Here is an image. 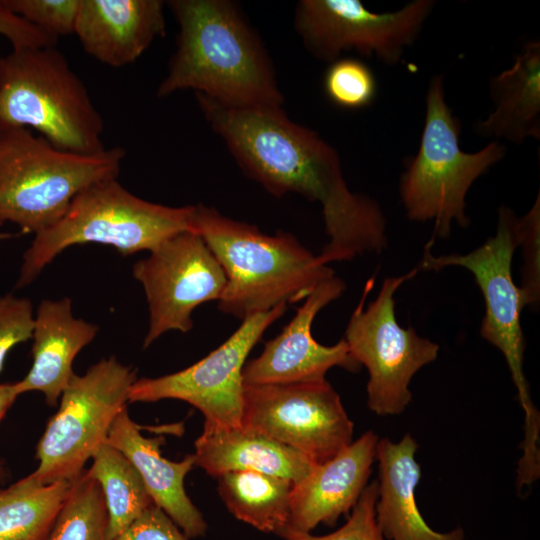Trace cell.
Instances as JSON below:
<instances>
[{
	"instance_id": "obj_1",
	"label": "cell",
	"mask_w": 540,
	"mask_h": 540,
	"mask_svg": "<svg viewBox=\"0 0 540 540\" xmlns=\"http://www.w3.org/2000/svg\"><path fill=\"white\" fill-rule=\"evenodd\" d=\"M200 110L242 170L269 193H297L322 207L324 264L350 261L387 246L386 219L375 200L353 193L336 150L281 107L238 108L199 93Z\"/></svg>"
},
{
	"instance_id": "obj_2",
	"label": "cell",
	"mask_w": 540,
	"mask_h": 540,
	"mask_svg": "<svg viewBox=\"0 0 540 540\" xmlns=\"http://www.w3.org/2000/svg\"><path fill=\"white\" fill-rule=\"evenodd\" d=\"M168 6L179 33L157 97L192 89L230 107H281L270 58L235 4L172 0Z\"/></svg>"
},
{
	"instance_id": "obj_3",
	"label": "cell",
	"mask_w": 540,
	"mask_h": 540,
	"mask_svg": "<svg viewBox=\"0 0 540 540\" xmlns=\"http://www.w3.org/2000/svg\"><path fill=\"white\" fill-rule=\"evenodd\" d=\"M191 231L203 239L225 272L218 309L242 321L280 304L305 300L318 283L335 275L292 234H264L213 207L193 205Z\"/></svg>"
},
{
	"instance_id": "obj_4",
	"label": "cell",
	"mask_w": 540,
	"mask_h": 540,
	"mask_svg": "<svg viewBox=\"0 0 540 540\" xmlns=\"http://www.w3.org/2000/svg\"><path fill=\"white\" fill-rule=\"evenodd\" d=\"M12 128L34 129L67 152L93 155L106 149L102 116L55 46L0 56V130Z\"/></svg>"
},
{
	"instance_id": "obj_5",
	"label": "cell",
	"mask_w": 540,
	"mask_h": 540,
	"mask_svg": "<svg viewBox=\"0 0 540 540\" xmlns=\"http://www.w3.org/2000/svg\"><path fill=\"white\" fill-rule=\"evenodd\" d=\"M193 205L171 207L129 192L115 178L79 192L64 215L35 234L24 252L16 288L31 284L65 249L74 245L111 246L122 255L151 251L163 241L191 231Z\"/></svg>"
},
{
	"instance_id": "obj_6",
	"label": "cell",
	"mask_w": 540,
	"mask_h": 540,
	"mask_svg": "<svg viewBox=\"0 0 540 540\" xmlns=\"http://www.w3.org/2000/svg\"><path fill=\"white\" fill-rule=\"evenodd\" d=\"M121 147L83 155L60 150L30 129L0 130V226L37 234L56 223L87 186L118 177Z\"/></svg>"
},
{
	"instance_id": "obj_7",
	"label": "cell",
	"mask_w": 540,
	"mask_h": 540,
	"mask_svg": "<svg viewBox=\"0 0 540 540\" xmlns=\"http://www.w3.org/2000/svg\"><path fill=\"white\" fill-rule=\"evenodd\" d=\"M426 111L417 153L410 157L401 176L399 191L407 217L416 222L433 221L436 238L450 236L452 223L467 227L466 195L474 181L505 156V146L491 141L481 150L467 153L459 145L460 122L445 101L443 76L430 80Z\"/></svg>"
},
{
	"instance_id": "obj_8",
	"label": "cell",
	"mask_w": 540,
	"mask_h": 540,
	"mask_svg": "<svg viewBox=\"0 0 540 540\" xmlns=\"http://www.w3.org/2000/svg\"><path fill=\"white\" fill-rule=\"evenodd\" d=\"M519 243L518 218L510 208L501 206L497 232L481 246L464 255L434 256L425 250L419 268L436 271L461 266L474 275L485 302L480 335L503 354L525 415L523 455L518 463L532 470L540 465V414L531 400L523 370L525 341L520 317L527 302L511 272L512 257Z\"/></svg>"
},
{
	"instance_id": "obj_9",
	"label": "cell",
	"mask_w": 540,
	"mask_h": 540,
	"mask_svg": "<svg viewBox=\"0 0 540 540\" xmlns=\"http://www.w3.org/2000/svg\"><path fill=\"white\" fill-rule=\"evenodd\" d=\"M136 380V372L115 357L101 359L83 375L74 374L37 443L39 464L31 475L42 484L77 480L126 407Z\"/></svg>"
},
{
	"instance_id": "obj_10",
	"label": "cell",
	"mask_w": 540,
	"mask_h": 540,
	"mask_svg": "<svg viewBox=\"0 0 540 540\" xmlns=\"http://www.w3.org/2000/svg\"><path fill=\"white\" fill-rule=\"evenodd\" d=\"M419 269L387 277L376 299L364 309L374 285V279H369L345 330L351 356L368 371L367 406L379 416L403 413L412 400L411 379L438 357L437 343L419 336L413 327H401L396 320L395 292Z\"/></svg>"
},
{
	"instance_id": "obj_11",
	"label": "cell",
	"mask_w": 540,
	"mask_h": 540,
	"mask_svg": "<svg viewBox=\"0 0 540 540\" xmlns=\"http://www.w3.org/2000/svg\"><path fill=\"white\" fill-rule=\"evenodd\" d=\"M287 310V304L250 316L219 347L195 364L157 378L137 379L130 402L185 401L204 416L203 430L242 425L246 359L263 333Z\"/></svg>"
},
{
	"instance_id": "obj_12",
	"label": "cell",
	"mask_w": 540,
	"mask_h": 540,
	"mask_svg": "<svg viewBox=\"0 0 540 540\" xmlns=\"http://www.w3.org/2000/svg\"><path fill=\"white\" fill-rule=\"evenodd\" d=\"M434 6L433 0H414L399 10L377 13L359 0H302L294 25L318 60L331 63L342 52L355 50L394 65L416 41Z\"/></svg>"
},
{
	"instance_id": "obj_13",
	"label": "cell",
	"mask_w": 540,
	"mask_h": 540,
	"mask_svg": "<svg viewBox=\"0 0 540 540\" xmlns=\"http://www.w3.org/2000/svg\"><path fill=\"white\" fill-rule=\"evenodd\" d=\"M242 425L321 464L353 441L354 425L326 380L244 385Z\"/></svg>"
},
{
	"instance_id": "obj_14",
	"label": "cell",
	"mask_w": 540,
	"mask_h": 540,
	"mask_svg": "<svg viewBox=\"0 0 540 540\" xmlns=\"http://www.w3.org/2000/svg\"><path fill=\"white\" fill-rule=\"evenodd\" d=\"M132 273L148 304L143 348L168 331H190L193 311L205 302L218 301L227 282L210 248L192 231L163 241L133 265Z\"/></svg>"
},
{
	"instance_id": "obj_15",
	"label": "cell",
	"mask_w": 540,
	"mask_h": 540,
	"mask_svg": "<svg viewBox=\"0 0 540 540\" xmlns=\"http://www.w3.org/2000/svg\"><path fill=\"white\" fill-rule=\"evenodd\" d=\"M345 289V282L336 275L318 283L282 332L265 343L258 357L245 364L244 385L324 380L327 371L336 366L357 372L361 366L351 356L344 339L325 346L314 339L311 331L316 315Z\"/></svg>"
},
{
	"instance_id": "obj_16",
	"label": "cell",
	"mask_w": 540,
	"mask_h": 540,
	"mask_svg": "<svg viewBox=\"0 0 540 540\" xmlns=\"http://www.w3.org/2000/svg\"><path fill=\"white\" fill-rule=\"evenodd\" d=\"M378 440L372 430L366 431L293 484L287 527L311 532L319 524L333 526L340 516L348 515L367 486Z\"/></svg>"
},
{
	"instance_id": "obj_17",
	"label": "cell",
	"mask_w": 540,
	"mask_h": 540,
	"mask_svg": "<svg viewBox=\"0 0 540 540\" xmlns=\"http://www.w3.org/2000/svg\"><path fill=\"white\" fill-rule=\"evenodd\" d=\"M160 0H80L74 34L97 61L123 67L165 34Z\"/></svg>"
},
{
	"instance_id": "obj_18",
	"label": "cell",
	"mask_w": 540,
	"mask_h": 540,
	"mask_svg": "<svg viewBox=\"0 0 540 540\" xmlns=\"http://www.w3.org/2000/svg\"><path fill=\"white\" fill-rule=\"evenodd\" d=\"M106 443L121 451L139 472L155 505L160 507L188 538L205 535L207 523L184 488V479L195 466L194 454L174 462L162 456V438L142 435L125 407L116 416Z\"/></svg>"
},
{
	"instance_id": "obj_19",
	"label": "cell",
	"mask_w": 540,
	"mask_h": 540,
	"mask_svg": "<svg viewBox=\"0 0 540 540\" xmlns=\"http://www.w3.org/2000/svg\"><path fill=\"white\" fill-rule=\"evenodd\" d=\"M416 440L406 433L398 442L378 440L379 479L375 520L386 540H464L463 528L438 532L425 521L416 502L421 468L415 455Z\"/></svg>"
},
{
	"instance_id": "obj_20",
	"label": "cell",
	"mask_w": 540,
	"mask_h": 540,
	"mask_svg": "<svg viewBox=\"0 0 540 540\" xmlns=\"http://www.w3.org/2000/svg\"><path fill=\"white\" fill-rule=\"evenodd\" d=\"M98 330L97 325L74 317L71 299L42 300L34 312L32 365L26 376L16 382L20 395L38 391L47 404L56 406L75 374L74 359L94 340Z\"/></svg>"
},
{
	"instance_id": "obj_21",
	"label": "cell",
	"mask_w": 540,
	"mask_h": 540,
	"mask_svg": "<svg viewBox=\"0 0 540 540\" xmlns=\"http://www.w3.org/2000/svg\"><path fill=\"white\" fill-rule=\"evenodd\" d=\"M195 466L213 477L257 471L298 483L316 465L298 451L243 425L203 430L195 441Z\"/></svg>"
},
{
	"instance_id": "obj_22",
	"label": "cell",
	"mask_w": 540,
	"mask_h": 540,
	"mask_svg": "<svg viewBox=\"0 0 540 540\" xmlns=\"http://www.w3.org/2000/svg\"><path fill=\"white\" fill-rule=\"evenodd\" d=\"M493 110L476 125L483 137L521 144L540 139V43L530 41L514 64L490 79Z\"/></svg>"
},
{
	"instance_id": "obj_23",
	"label": "cell",
	"mask_w": 540,
	"mask_h": 540,
	"mask_svg": "<svg viewBox=\"0 0 540 540\" xmlns=\"http://www.w3.org/2000/svg\"><path fill=\"white\" fill-rule=\"evenodd\" d=\"M218 478V492L240 521L278 535L289 524L293 482L250 470L231 471Z\"/></svg>"
},
{
	"instance_id": "obj_24",
	"label": "cell",
	"mask_w": 540,
	"mask_h": 540,
	"mask_svg": "<svg viewBox=\"0 0 540 540\" xmlns=\"http://www.w3.org/2000/svg\"><path fill=\"white\" fill-rule=\"evenodd\" d=\"M72 483L42 484L29 474L0 487V540H46Z\"/></svg>"
},
{
	"instance_id": "obj_25",
	"label": "cell",
	"mask_w": 540,
	"mask_h": 540,
	"mask_svg": "<svg viewBox=\"0 0 540 540\" xmlns=\"http://www.w3.org/2000/svg\"><path fill=\"white\" fill-rule=\"evenodd\" d=\"M91 460L85 473L102 491L107 510V535L114 540L154 502L139 472L121 451L103 442Z\"/></svg>"
},
{
	"instance_id": "obj_26",
	"label": "cell",
	"mask_w": 540,
	"mask_h": 540,
	"mask_svg": "<svg viewBox=\"0 0 540 540\" xmlns=\"http://www.w3.org/2000/svg\"><path fill=\"white\" fill-rule=\"evenodd\" d=\"M46 540H110L102 491L85 470L72 483Z\"/></svg>"
},
{
	"instance_id": "obj_27",
	"label": "cell",
	"mask_w": 540,
	"mask_h": 540,
	"mask_svg": "<svg viewBox=\"0 0 540 540\" xmlns=\"http://www.w3.org/2000/svg\"><path fill=\"white\" fill-rule=\"evenodd\" d=\"M324 90L338 107L362 109L374 101L377 82L370 67L361 60L338 58L324 75Z\"/></svg>"
},
{
	"instance_id": "obj_28",
	"label": "cell",
	"mask_w": 540,
	"mask_h": 540,
	"mask_svg": "<svg viewBox=\"0 0 540 540\" xmlns=\"http://www.w3.org/2000/svg\"><path fill=\"white\" fill-rule=\"evenodd\" d=\"M378 497L377 480L367 484L345 524L332 533L316 536L290 527L278 536L284 540H386L375 520V504Z\"/></svg>"
},
{
	"instance_id": "obj_29",
	"label": "cell",
	"mask_w": 540,
	"mask_h": 540,
	"mask_svg": "<svg viewBox=\"0 0 540 540\" xmlns=\"http://www.w3.org/2000/svg\"><path fill=\"white\" fill-rule=\"evenodd\" d=\"M12 13L46 34H74L80 0H1Z\"/></svg>"
},
{
	"instance_id": "obj_30",
	"label": "cell",
	"mask_w": 540,
	"mask_h": 540,
	"mask_svg": "<svg viewBox=\"0 0 540 540\" xmlns=\"http://www.w3.org/2000/svg\"><path fill=\"white\" fill-rule=\"evenodd\" d=\"M34 309L30 299L0 295V373L8 353L32 337Z\"/></svg>"
},
{
	"instance_id": "obj_31",
	"label": "cell",
	"mask_w": 540,
	"mask_h": 540,
	"mask_svg": "<svg viewBox=\"0 0 540 540\" xmlns=\"http://www.w3.org/2000/svg\"><path fill=\"white\" fill-rule=\"evenodd\" d=\"M520 235L519 246L522 247L524 265L523 280L520 287L525 295L527 306H535L540 296V197L536 198L531 209L521 218H518Z\"/></svg>"
},
{
	"instance_id": "obj_32",
	"label": "cell",
	"mask_w": 540,
	"mask_h": 540,
	"mask_svg": "<svg viewBox=\"0 0 540 540\" xmlns=\"http://www.w3.org/2000/svg\"><path fill=\"white\" fill-rule=\"evenodd\" d=\"M114 540H190L157 505L145 509Z\"/></svg>"
},
{
	"instance_id": "obj_33",
	"label": "cell",
	"mask_w": 540,
	"mask_h": 540,
	"mask_svg": "<svg viewBox=\"0 0 540 540\" xmlns=\"http://www.w3.org/2000/svg\"><path fill=\"white\" fill-rule=\"evenodd\" d=\"M0 35L4 36L12 49L54 47L58 39L52 37L23 18L8 10L0 0Z\"/></svg>"
},
{
	"instance_id": "obj_34",
	"label": "cell",
	"mask_w": 540,
	"mask_h": 540,
	"mask_svg": "<svg viewBox=\"0 0 540 540\" xmlns=\"http://www.w3.org/2000/svg\"><path fill=\"white\" fill-rule=\"evenodd\" d=\"M19 395L16 382L0 383V422Z\"/></svg>"
},
{
	"instance_id": "obj_35",
	"label": "cell",
	"mask_w": 540,
	"mask_h": 540,
	"mask_svg": "<svg viewBox=\"0 0 540 540\" xmlns=\"http://www.w3.org/2000/svg\"><path fill=\"white\" fill-rule=\"evenodd\" d=\"M6 475H7V470L5 468V464L0 459V483L5 479Z\"/></svg>"
},
{
	"instance_id": "obj_36",
	"label": "cell",
	"mask_w": 540,
	"mask_h": 540,
	"mask_svg": "<svg viewBox=\"0 0 540 540\" xmlns=\"http://www.w3.org/2000/svg\"><path fill=\"white\" fill-rule=\"evenodd\" d=\"M14 236L15 234H12V233L0 232V241L10 239Z\"/></svg>"
}]
</instances>
